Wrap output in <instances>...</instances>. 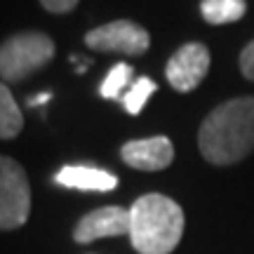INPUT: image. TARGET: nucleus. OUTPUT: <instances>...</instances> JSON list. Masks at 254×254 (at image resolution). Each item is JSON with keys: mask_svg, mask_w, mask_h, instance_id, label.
Listing matches in <instances>:
<instances>
[{"mask_svg": "<svg viewBox=\"0 0 254 254\" xmlns=\"http://www.w3.org/2000/svg\"><path fill=\"white\" fill-rule=\"evenodd\" d=\"M198 146L212 165H233L254 151V97L221 104L200 125Z\"/></svg>", "mask_w": 254, "mask_h": 254, "instance_id": "f257e3e1", "label": "nucleus"}, {"mask_svg": "<svg viewBox=\"0 0 254 254\" xmlns=\"http://www.w3.org/2000/svg\"><path fill=\"white\" fill-rule=\"evenodd\" d=\"M184 209L163 193H146L129 207V240L139 254H170L182 243Z\"/></svg>", "mask_w": 254, "mask_h": 254, "instance_id": "f03ea898", "label": "nucleus"}, {"mask_svg": "<svg viewBox=\"0 0 254 254\" xmlns=\"http://www.w3.org/2000/svg\"><path fill=\"white\" fill-rule=\"evenodd\" d=\"M55 57V40L40 31H24L9 36L0 45V78L2 82H21L43 68Z\"/></svg>", "mask_w": 254, "mask_h": 254, "instance_id": "7ed1b4c3", "label": "nucleus"}, {"mask_svg": "<svg viewBox=\"0 0 254 254\" xmlns=\"http://www.w3.org/2000/svg\"><path fill=\"white\" fill-rule=\"evenodd\" d=\"M31 214V186L24 167L0 155V231H14Z\"/></svg>", "mask_w": 254, "mask_h": 254, "instance_id": "20e7f679", "label": "nucleus"}, {"mask_svg": "<svg viewBox=\"0 0 254 254\" xmlns=\"http://www.w3.org/2000/svg\"><path fill=\"white\" fill-rule=\"evenodd\" d=\"M85 45L94 52H120V55H144L151 45V36L144 26L129 19H118L104 26L92 28L85 36Z\"/></svg>", "mask_w": 254, "mask_h": 254, "instance_id": "39448f33", "label": "nucleus"}, {"mask_svg": "<svg viewBox=\"0 0 254 254\" xmlns=\"http://www.w3.org/2000/svg\"><path fill=\"white\" fill-rule=\"evenodd\" d=\"M209 71V50L202 43H186L179 47L165 68V75L177 92L195 90Z\"/></svg>", "mask_w": 254, "mask_h": 254, "instance_id": "423d86ee", "label": "nucleus"}, {"mask_svg": "<svg viewBox=\"0 0 254 254\" xmlns=\"http://www.w3.org/2000/svg\"><path fill=\"white\" fill-rule=\"evenodd\" d=\"M129 236V209L120 205H106L85 214L73 228V240L87 245L99 238H116V236Z\"/></svg>", "mask_w": 254, "mask_h": 254, "instance_id": "0eeeda50", "label": "nucleus"}, {"mask_svg": "<svg viewBox=\"0 0 254 254\" xmlns=\"http://www.w3.org/2000/svg\"><path fill=\"white\" fill-rule=\"evenodd\" d=\"M123 160L134 170L158 172L170 167L174 160V146L167 136H151V139H134L123 146Z\"/></svg>", "mask_w": 254, "mask_h": 254, "instance_id": "6e6552de", "label": "nucleus"}, {"mask_svg": "<svg viewBox=\"0 0 254 254\" xmlns=\"http://www.w3.org/2000/svg\"><path fill=\"white\" fill-rule=\"evenodd\" d=\"M55 184L64 189L109 193L118 186V177L109 170L94 167V165H66L55 174Z\"/></svg>", "mask_w": 254, "mask_h": 254, "instance_id": "1a4fd4ad", "label": "nucleus"}, {"mask_svg": "<svg viewBox=\"0 0 254 254\" xmlns=\"http://www.w3.org/2000/svg\"><path fill=\"white\" fill-rule=\"evenodd\" d=\"M247 12L245 0H200V14L207 24H231Z\"/></svg>", "mask_w": 254, "mask_h": 254, "instance_id": "9d476101", "label": "nucleus"}, {"mask_svg": "<svg viewBox=\"0 0 254 254\" xmlns=\"http://www.w3.org/2000/svg\"><path fill=\"white\" fill-rule=\"evenodd\" d=\"M21 127H24L21 109L14 101L9 87L0 80V139H14V136H19Z\"/></svg>", "mask_w": 254, "mask_h": 254, "instance_id": "9b49d317", "label": "nucleus"}, {"mask_svg": "<svg viewBox=\"0 0 254 254\" xmlns=\"http://www.w3.org/2000/svg\"><path fill=\"white\" fill-rule=\"evenodd\" d=\"M132 75H134V68H132L129 64H125V62L116 64V66L106 73V78H104V82H101V87H99V94L104 99H118L120 101L125 87L132 82Z\"/></svg>", "mask_w": 254, "mask_h": 254, "instance_id": "f8f14e48", "label": "nucleus"}, {"mask_svg": "<svg viewBox=\"0 0 254 254\" xmlns=\"http://www.w3.org/2000/svg\"><path fill=\"white\" fill-rule=\"evenodd\" d=\"M155 90H158V85L151 78L141 75L139 80H134L129 85V90L125 92V97L120 99V104H123V109L129 116H139V111L146 106V101L151 99V94H155Z\"/></svg>", "mask_w": 254, "mask_h": 254, "instance_id": "ddd939ff", "label": "nucleus"}, {"mask_svg": "<svg viewBox=\"0 0 254 254\" xmlns=\"http://www.w3.org/2000/svg\"><path fill=\"white\" fill-rule=\"evenodd\" d=\"M240 71L247 80H254V40L243 50L240 55Z\"/></svg>", "mask_w": 254, "mask_h": 254, "instance_id": "4468645a", "label": "nucleus"}, {"mask_svg": "<svg viewBox=\"0 0 254 254\" xmlns=\"http://www.w3.org/2000/svg\"><path fill=\"white\" fill-rule=\"evenodd\" d=\"M78 2H80V0H40V5H43L47 12H52V14H66V12H71Z\"/></svg>", "mask_w": 254, "mask_h": 254, "instance_id": "2eb2a0df", "label": "nucleus"}, {"mask_svg": "<svg viewBox=\"0 0 254 254\" xmlns=\"http://www.w3.org/2000/svg\"><path fill=\"white\" fill-rule=\"evenodd\" d=\"M50 99H52V94H50V92H40L38 97H28L26 104L31 106V109H33V106H43V104H47Z\"/></svg>", "mask_w": 254, "mask_h": 254, "instance_id": "dca6fc26", "label": "nucleus"}]
</instances>
